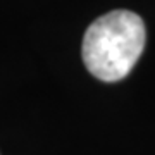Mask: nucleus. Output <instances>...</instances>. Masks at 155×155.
<instances>
[{
	"label": "nucleus",
	"mask_w": 155,
	"mask_h": 155,
	"mask_svg": "<svg viewBox=\"0 0 155 155\" xmlns=\"http://www.w3.org/2000/svg\"><path fill=\"white\" fill-rule=\"evenodd\" d=\"M145 24L131 11H112L88 26L83 38V62L100 81L126 78L145 48Z\"/></svg>",
	"instance_id": "obj_1"
}]
</instances>
